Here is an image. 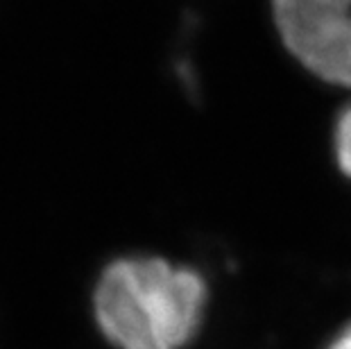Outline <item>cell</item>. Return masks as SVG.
Instances as JSON below:
<instances>
[{"instance_id":"obj_1","label":"cell","mask_w":351,"mask_h":349,"mask_svg":"<svg viewBox=\"0 0 351 349\" xmlns=\"http://www.w3.org/2000/svg\"><path fill=\"white\" fill-rule=\"evenodd\" d=\"M211 284L197 265L125 252L95 277L91 315L109 349H191L204 331Z\"/></svg>"},{"instance_id":"obj_2","label":"cell","mask_w":351,"mask_h":349,"mask_svg":"<svg viewBox=\"0 0 351 349\" xmlns=\"http://www.w3.org/2000/svg\"><path fill=\"white\" fill-rule=\"evenodd\" d=\"M288 50L331 84L351 86V0H272Z\"/></svg>"},{"instance_id":"obj_3","label":"cell","mask_w":351,"mask_h":349,"mask_svg":"<svg viewBox=\"0 0 351 349\" xmlns=\"http://www.w3.org/2000/svg\"><path fill=\"white\" fill-rule=\"evenodd\" d=\"M335 161L340 173L351 180V105L340 111L335 123Z\"/></svg>"},{"instance_id":"obj_4","label":"cell","mask_w":351,"mask_h":349,"mask_svg":"<svg viewBox=\"0 0 351 349\" xmlns=\"http://www.w3.org/2000/svg\"><path fill=\"white\" fill-rule=\"evenodd\" d=\"M322 349H351V320L342 324L340 329L326 340Z\"/></svg>"}]
</instances>
